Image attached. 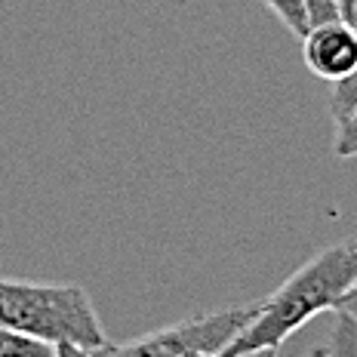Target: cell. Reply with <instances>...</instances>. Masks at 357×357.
Returning <instances> with one entry per match:
<instances>
[{
	"label": "cell",
	"mask_w": 357,
	"mask_h": 357,
	"mask_svg": "<svg viewBox=\"0 0 357 357\" xmlns=\"http://www.w3.org/2000/svg\"><path fill=\"white\" fill-rule=\"evenodd\" d=\"M336 311H342V314H348V317H354V321H357V284L345 293V299L339 302V308H336Z\"/></svg>",
	"instance_id": "obj_12"
},
{
	"label": "cell",
	"mask_w": 357,
	"mask_h": 357,
	"mask_svg": "<svg viewBox=\"0 0 357 357\" xmlns=\"http://www.w3.org/2000/svg\"><path fill=\"white\" fill-rule=\"evenodd\" d=\"M326 354L324 357H357V321L348 314L336 311V324L326 339Z\"/></svg>",
	"instance_id": "obj_5"
},
{
	"label": "cell",
	"mask_w": 357,
	"mask_h": 357,
	"mask_svg": "<svg viewBox=\"0 0 357 357\" xmlns=\"http://www.w3.org/2000/svg\"><path fill=\"white\" fill-rule=\"evenodd\" d=\"M333 151H336L339 160H351L357 158V111L348 117H342L336 123V142H333Z\"/></svg>",
	"instance_id": "obj_9"
},
{
	"label": "cell",
	"mask_w": 357,
	"mask_h": 357,
	"mask_svg": "<svg viewBox=\"0 0 357 357\" xmlns=\"http://www.w3.org/2000/svg\"><path fill=\"white\" fill-rule=\"evenodd\" d=\"M324 354H326V348H324V345H314L305 357H324Z\"/></svg>",
	"instance_id": "obj_14"
},
{
	"label": "cell",
	"mask_w": 357,
	"mask_h": 357,
	"mask_svg": "<svg viewBox=\"0 0 357 357\" xmlns=\"http://www.w3.org/2000/svg\"><path fill=\"white\" fill-rule=\"evenodd\" d=\"M0 326L50 348L56 342H74L93 351L108 345L89 293L71 284L0 278Z\"/></svg>",
	"instance_id": "obj_2"
},
{
	"label": "cell",
	"mask_w": 357,
	"mask_h": 357,
	"mask_svg": "<svg viewBox=\"0 0 357 357\" xmlns=\"http://www.w3.org/2000/svg\"><path fill=\"white\" fill-rule=\"evenodd\" d=\"M259 308H262V302H247L200 317H188V321L163 326V330L132 339L126 345L108 342L105 348L96 351V357H222V351L231 345L237 333L259 314Z\"/></svg>",
	"instance_id": "obj_3"
},
{
	"label": "cell",
	"mask_w": 357,
	"mask_h": 357,
	"mask_svg": "<svg viewBox=\"0 0 357 357\" xmlns=\"http://www.w3.org/2000/svg\"><path fill=\"white\" fill-rule=\"evenodd\" d=\"M305 16H308V28L345 22L339 13V0H305Z\"/></svg>",
	"instance_id": "obj_10"
},
{
	"label": "cell",
	"mask_w": 357,
	"mask_h": 357,
	"mask_svg": "<svg viewBox=\"0 0 357 357\" xmlns=\"http://www.w3.org/2000/svg\"><path fill=\"white\" fill-rule=\"evenodd\" d=\"M50 357H96V351L84 345H74V342H56Z\"/></svg>",
	"instance_id": "obj_11"
},
{
	"label": "cell",
	"mask_w": 357,
	"mask_h": 357,
	"mask_svg": "<svg viewBox=\"0 0 357 357\" xmlns=\"http://www.w3.org/2000/svg\"><path fill=\"white\" fill-rule=\"evenodd\" d=\"M53 348L0 326V357H50Z\"/></svg>",
	"instance_id": "obj_8"
},
{
	"label": "cell",
	"mask_w": 357,
	"mask_h": 357,
	"mask_svg": "<svg viewBox=\"0 0 357 357\" xmlns=\"http://www.w3.org/2000/svg\"><path fill=\"white\" fill-rule=\"evenodd\" d=\"M241 357H278V351H271V348H262V351H250V354H241Z\"/></svg>",
	"instance_id": "obj_13"
},
{
	"label": "cell",
	"mask_w": 357,
	"mask_h": 357,
	"mask_svg": "<svg viewBox=\"0 0 357 357\" xmlns=\"http://www.w3.org/2000/svg\"><path fill=\"white\" fill-rule=\"evenodd\" d=\"M357 111V68L348 74V77H342L333 84V93H330V114L333 121H342V117L354 114Z\"/></svg>",
	"instance_id": "obj_6"
},
{
	"label": "cell",
	"mask_w": 357,
	"mask_h": 357,
	"mask_svg": "<svg viewBox=\"0 0 357 357\" xmlns=\"http://www.w3.org/2000/svg\"><path fill=\"white\" fill-rule=\"evenodd\" d=\"M357 284V241H342L336 247L317 252L299 271L274 289L252 321L234 336L222 357H241L250 351H280V345L302 330L311 317L336 311L345 293Z\"/></svg>",
	"instance_id": "obj_1"
},
{
	"label": "cell",
	"mask_w": 357,
	"mask_h": 357,
	"mask_svg": "<svg viewBox=\"0 0 357 357\" xmlns=\"http://www.w3.org/2000/svg\"><path fill=\"white\" fill-rule=\"evenodd\" d=\"M268 10L287 25L289 34L305 37L308 34V16H305V0H262Z\"/></svg>",
	"instance_id": "obj_7"
},
{
	"label": "cell",
	"mask_w": 357,
	"mask_h": 357,
	"mask_svg": "<svg viewBox=\"0 0 357 357\" xmlns=\"http://www.w3.org/2000/svg\"><path fill=\"white\" fill-rule=\"evenodd\" d=\"M302 59L314 77L336 84L357 68V25L330 22L314 25L302 37Z\"/></svg>",
	"instance_id": "obj_4"
}]
</instances>
